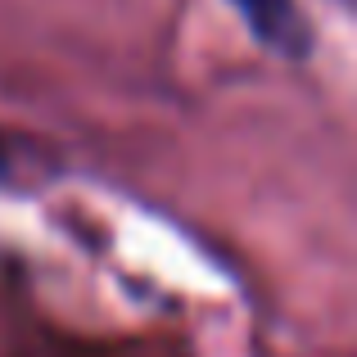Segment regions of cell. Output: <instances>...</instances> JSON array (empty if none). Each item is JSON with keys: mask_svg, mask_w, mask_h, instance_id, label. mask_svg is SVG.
<instances>
[{"mask_svg": "<svg viewBox=\"0 0 357 357\" xmlns=\"http://www.w3.org/2000/svg\"><path fill=\"white\" fill-rule=\"evenodd\" d=\"M249 32L258 36L267 50L285 54V59H303L312 50V27H307L303 9L294 0H231Z\"/></svg>", "mask_w": 357, "mask_h": 357, "instance_id": "1", "label": "cell"}]
</instances>
